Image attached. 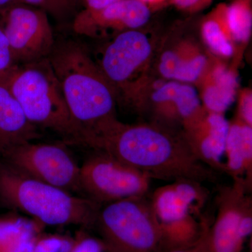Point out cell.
Instances as JSON below:
<instances>
[{"mask_svg":"<svg viewBox=\"0 0 252 252\" xmlns=\"http://www.w3.org/2000/svg\"><path fill=\"white\" fill-rule=\"evenodd\" d=\"M104 152L152 180H217V172L196 157L183 131L157 124H123L114 119L81 143Z\"/></svg>","mask_w":252,"mask_h":252,"instance_id":"obj_1","label":"cell"},{"mask_svg":"<svg viewBox=\"0 0 252 252\" xmlns=\"http://www.w3.org/2000/svg\"><path fill=\"white\" fill-rule=\"evenodd\" d=\"M48 59L79 127L77 143L117 119V91L80 43L69 40L55 44Z\"/></svg>","mask_w":252,"mask_h":252,"instance_id":"obj_2","label":"cell"},{"mask_svg":"<svg viewBox=\"0 0 252 252\" xmlns=\"http://www.w3.org/2000/svg\"><path fill=\"white\" fill-rule=\"evenodd\" d=\"M0 202L44 225L94 228L101 205L41 182L0 162Z\"/></svg>","mask_w":252,"mask_h":252,"instance_id":"obj_3","label":"cell"},{"mask_svg":"<svg viewBox=\"0 0 252 252\" xmlns=\"http://www.w3.org/2000/svg\"><path fill=\"white\" fill-rule=\"evenodd\" d=\"M5 87L28 120L76 142L79 129L68 109L62 88L48 58L14 67Z\"/></svg>","mask_w":252,"mask_h":252,"instance_id":"obj_4","label":"cell"},{"mask_svg":"<svg viewBox=\"0 0 252 252\" xmlns=\"http://www.w3.org/2000/svg\"><path fill=\"white\" fill-rule=\"evenodd\" d=\"M149 195L101 206L94 227L112 252H157L161 248L160 225Z\"/></svg>","mask_w":252,"mask_h":252,"instance_id":"obj_5","label":"cell"},{"mask_svg":"<svg viewBox=\"0 0 252 252\" xmlns=\"http://www.w3.org/2000/svg\"><path fill=\"white\" fill-rule=\"evenodd\" d=\"M94 152L80 166L81 192L87 198L102 206L150 194V177L109 154Z\"/></svg>","mask_w":252,"mask_h":252,"instance_id":"obj_6","label":"cell"},{"mask_svg":"<svg viewBox=\"0 0 252 252\" xmlns=\"http://www.w3.org/2000/svg\"><path fill=\"white\" fill-rule=\"evenodd\" d=\"M1 159L32 178L69 193L81 192L80 167L58 144L26 142L11 149Z\"/></svg>","mask_w":252,"mask_h":252,"instance_id":"obj_7","label":"cell"},{"mask_svg":"<svg viewBox=\"0 0 252 252\" xmlns=\"http://www.w3.org/2000/svg\"><path fill=\"white\" fill-rule=\"evenodd\" d=\"M1 14L0 26L16 65L49 57L56 42L45 11L16 3Z\"/></svg>","mask_w":252,"mask_h":252,"instance_id":"obj_8","label":"cell"},{"mask_svg":"<svg viewBox=\"0 0 252 252\" xmlns=\"http://www.w3.org/2000/svg\"><path fill=\"white\" fill-rule=\"evenodd\" d=\"M232 187L222 190L218 211L205 235L206 252H241L245 240L240 233L242 219L252 210L248 195L251 190L243 180H233Z\"/></svg>","mask_w":252,"mask_h":252,"instance_id":"obj_9","label":"cell"},{"mask_svg":"<svg viewBox=\"0 0 252 252\" xmlns=\"http://www.w3.org/2000/svg\"><path fill=\"white\" fill-rule=\"evenodd\" d=\"M148 36L137 30L122 32L106 46L99 67L114 89L125 93L132 78L152 54Z\"/></svg>","mask_w":252,"mask_h":252,"instance_id":"obj_10","label":"cell"},{"mask_svg":"<svg viewBox=\"0 0 252 252\" xmlns=\"http://www.w3.org/2000/svg\"><path fill=\"white\" fill-rule=\"evenodd\" d=\"M150 17V9L140 0H120L97 11L83 10L74 17L72 28L79 35L94 36L110 30L138 29Z\"/></svg>","mask_w":252,"mask_h":252,"instance_id":"obj_11","label":"cell"},{"mask_svg":"<svg viewBox=\"0 0 252 252\" xmlns=\"http://www.w3.org/2000/svg\"><path fill=\"white\" fill-rule=\"evenodd\" d=\"M154 123L177 128L198 121L206 110L201 107L198 93L193 86L178 81L162 84L151 96Z\"/></svg>","mask_w":252,"mask_h":252,"instance_id":"obj_12","label":"cell"},{"mask_svg":"<svg viewBox=\"0 0 252 252\" xmlns=\"http://www.w3.org/2000/svg\"><path fill=\"white\" fill-rule=\"evenodd\" d=\"M207 198L203 184L193 180L172 181L149 195L151 206L159 223L198 213Z\"/></svg>","mask_w":252,"mask_h":252,"instance_id":"obj_13","label":"cell"},{"mask_svg":"<svg viewBox=\"0 0 252 252\" xmlns=\"http://www.w3.org/2000/svg\"><path fill=\"white\" fill-rule=\"evenodd\" d=\"M229 122L223 114L206 113L196 122L182 129L194 154L216 172H225L222 160Z\"/></svg>","mask_w":252,"mask_h":252,"instance_id":"obj_14","label":"cell"},{"mask_svg":"<svg viewBox=\"0 0 252 252\" xmlns=\"http://www.w3.org/2000/svg\"><path fill=\"white\" fill-rule=\"evenodd\" d=\"M12 94L0 84V158L11 149L39 137Z\"/></svg>","mask_w":252,"mask_h":252,"instance_id":"obj_15","label":"cell"},{"mask_svg":"<svg viewBox=\"0 0 252 252\" xmlns=\"http://www.w3.org/2000/svg\"><path fill=\"white\" fill-rule=\"evenodd\" d=\"M225 172L233 180H243L252 187V127L238 118L229 123L225 141Z\"/></svg>","mask_w":252,"mask_h":252,"instance_id":"obj_16","label":"cell"},{"mask_svg":"<svg viewBox=\"0 0 252 252\" xmlns=\"http://www.w3.org/2000/svg\"><path fill=\"white\" fill-rule=\"evenodd\" d=\"M44 225L16 215L0 216V252H33L34 241Z\"/></svg>","mask_w":252,"mask_h":252,"instance_id":"obj_17","label":"cell"},{"mask_svg":"<svg viewBox=\"0 0 252 252\" xmlns=\"http://www.w3.org/2000/svg\"><path fill=\"white\" fill-rule=\"evenodd\" d=\"M238 80L226 68L219 66L210 72L204 84L202 99L207 112L223 114L235 99Z\"/></svg>","mask_w":252,"mask_h":252,"instance_id":"obj_18","label":"cell"},{"mask_svg":"<svg viewBox=\"0 0 252 252\" xmlns=\"http://www.w3.org/2000/svg\"><path fill=\"white\" fill-rule=\"evenodd\" d=\"M161 235L160 250L191 248L200 243L208 224L204 220H198L195 215L159 223Z\"/></svg>","mask_w":252,"mask_h":252,"instance_id":"obj_19","label":"cell"},{"mask_svg":"<svg viewBox=\"0 0 252 252\" xmlns=\"http://www.w3.org/2000/svg\"><path fill=\"white\" fill-rule=\"evenodd\" d=\"M207 59L205 55L184 56L181 52L166 51L162 53L158 63L162 77L178 82H193L205 72Z\"/></svg>","mask_w":252,"mask_h":252,"instance_id":"obj_20","label":"cell"},{"mask_svg":"<svg viewBox=\"0 0 252 252\" xmlns=\"http://www.w3.org/2000/svg\"><path fill=\"white\" fill-rule=\"evenodd\" d=\"M225 5L220 4L204 21L202 36L211 51L220 56L230 57L233 54L229 33L225 23Z\"/></svg>","mask_w":252,"mask_h":252,"instance_id":"obj_21","label":"cell"},{"mask_svg":"<svg viewBox=\"0 0 252 252\" xmlns=\"http://www.w3.org/2000/svg\"><path fill=\"white\" fill-rule=\"evenodd\" d=\"M225 23L230 37L245 42L250 39L252 28L251 0H234L225 5Z\"/></svg>","mask_w":252,"mask_h":252,"instance_id":"obj_22","label":"cell"},{"mask_svg":"<svg viewBox=\"0 0 252 252\" xmlns=\"http://www.w3.org/2000/svg\"><path fill=\"white\" fill-rule=\"evenodd\" d=\"M30 6H34L51 14L56 19L63 20L72 14L77 0H21Z\"/></svg>","mask_w":252,"mask_h":252,"instance_id":"obj_23","label":"cell"},{"mask_svg":"<svg viewBox=\"0 0 252 252\" xmlns=\"http://www.w3.org/2000/svg\"><path fill=\"white\" fill-rule=\"evenodd\" d=\"M74 238L59 234L40 233L34 241L33 252H69Z\"/></svg>","mask_w":252,"mask_h":252,"instance_id":"obj_24","label":"cell"},{"mask_svg":"<svg viewBox=\"0 0 252 252\" xmlns=\"http://www.w3.org/2000/svg\"><path fill=\"white\" fill-rule=\"evenodd\" d=\"M69 252H112L100 238L92 236L85 232H79L74 238Z\"/></svg>","mask_w":252,"mask_h":252,"instance_id":"obj_25","label":"cell"},{"mask_svg":"<svg viewBox=\"0 0 252 252\" xmlns=\"http://www.w3.org/2000/svg\"><path fill=\"white\" fill-rule=\"evenodd\" d=\"M16 64L14 62L9 44L0 26V84L4 86Z\"/></svg>","mask_w":252,"mask_h":252,"instance_id":"obj_26","label":"cell"},{"mask_svg":"<svg viewBox=\"0 0 252 252\" xmlns=\"http://www.w3.org/2000/svg\"><path fill=\"white\" fill-rule=\"evenodd\" d=\"M176 7L187 12L194 13L208 6L212 0H171Z\"/></svg>","mask_w":252,"mask_h":252,"instance_id":"obj_27","label":"cell"},{"mask_svg":"<svg viewBox=\"0 0 252 252\" xmlns=\"http://www.w3.org/2000/svg\"><path fill=\"white\" fill-rule=\"evenodd\" d=\"M245 124L252 125V98L251 93H247L242 95L240 99L239 117Z\"/></svg>","mask_w":252,"mask_h":252,"instance_id":"obj_28","label":"cell"},{"mask_svg":"<svg viewBox=\"0 0 252 252\" xmlns=\"http://www.w3.org/2000/svg\"><path fill=\"white\" fill-rule=\"evenodd\" d=\"M85 9L91 11H97L107 7L120 0H82Z\"/></svg>","mask_w":252,"mask_h":252,"instance_id":"obj_29","label":"cell"},{"mask_svg":"<svg viewBox=\"0 0 252 252\" xmlns=\"http://www.w3.org/2000/svg\"><path fill=\"white\" fill-rule=\"evenodd\" d=\"M206 232V231H205ZM205 235L200 243L191 248L183 249H172V250H160L157 252H206L205 245Z\"/></svg>","mask_w":252,"mask_h":252,"instance_id":"obj_30","label":"cell"},{"mask_svg":"<svg viewBox=\"0 0 252 252\" xmlns=\"http://www.w3.org/2000/svg\"><path fill=\"white\" fill-rule=\"evenodd\" d=\"M21 0H0V11L9 7L11 5L16 4Z\"/></svg>","mask_w":252,"mask_h":252,"instance_id":"obj_31","label":"cell"},{"mask_svg":"<svg viewBox=\"0 0 252 252\" xmlns=\"http://www.w3.org/2000/svg\"><path fill=\"white\" fill-rule=\"evenodd\" d=\"M140 1H142L146 5H156L161 4V3L164 2L166 0H140Z\"/></svg>","mask_w":252,"mask_h":252,"instance_id":"obj_32","label":"cell"}]
</instances>
